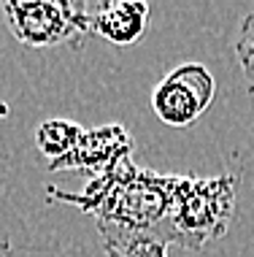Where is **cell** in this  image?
Here are the masks:
<instances>
[{"label":"cell","instance_id":"cell-1","mask_svg":"<svg viewBox=\"0 0 254 257\" xmlns=\"http://www.w3.org/2000/svg\"><path fill=\"white\" fill-rule=\"evenodd\" d=\"M6 22L14 38L33 49L63 46L81 41L89 27V14L73 3H54V0H9L3 6Z\"/></svg>","mask_w":254,"mask_h":257},{"label":"cell","instance_id":"cell-2","mask_svg":"<svg viewBox=\"0 0 254 257\" xmlns=\"http://www.w3.org/2000/svg\"><path fill=\"white\" fill-rule=\"evenodd\" d=\"M214 95L216 81L208 68L200 62H184L157 84L152 108L157 119L165 122L168 127H189L214 103Z\"/></svg>","mask_w":254,"mask_h":257},{"label":"cell","instance_id":"cell-3","mask_svg":"<svg viewBox=\"0 0 254 257\" xmlns=\"http://www.w3.org/2000/svg\"><path fill=\"white\" fill-rule=\"evenodd\" d=\"M149 19V3L122 0V3H100L89 14V27L95 36L111 41L116 46H133L143 36Z\"/></svg>","mask_w":254,"mask_h":257},{"label":"cell","instance_id":"cell-4","mask_svg":"<svg viewBox=\"0 0 254 257\" xmlns=\"http://www.w3.org/2000/svg\"><path fill=\"white\" fill-rule=\"evenodd\" d=\"M81 141H84L81 124L71 122V119H60V116L41 122L38 130H36V144L46 157H65L68 152H73Z\"/></svg>","mask_w":254,"mask_h":257},{"label":"cell","instance_id":"cell-5","mask_svg":"<svg viewBox=\"0 0 254 257\" xmlns=\"http://www.w3.org/2000/svg\"><path fill=\"white\" fill-rule=\"evenodd\" d=\"M235 57L243 71V79L249 84V92L254 95V11L246 14L235 33Z\"/></svg>","mask_w":254,"mask_h":257}]
</instances>
